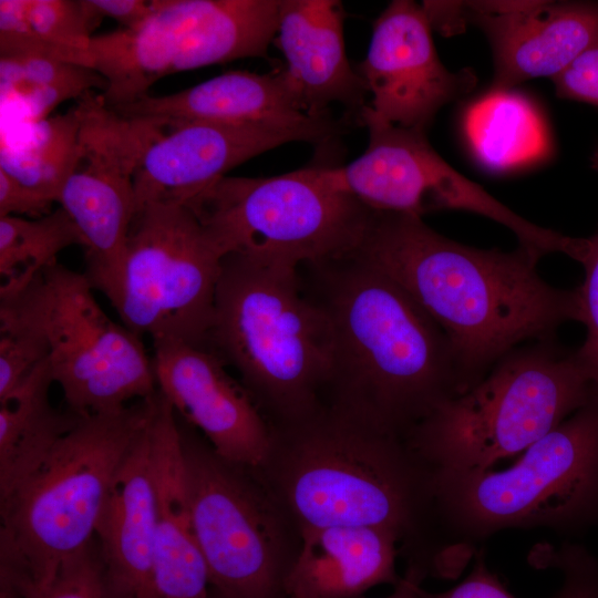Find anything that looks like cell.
<instances>
[{
	"mask_svg": "<svg viewBox=\"0 0 598 598\" xmlns=\"http://www.w3.org/2000/svg\"><path fill=\"white\" fill-rule=\"evenodd\" d=\"M357 251L445 332L462 393L512 350L581 320L577 288L550 286L537 272L540 257L522 246L481 249L439 234L422 217L372 209Z\"/></svg>",
	"mask_w": 598,
	"mask_h": 598,
	"instance_id": "1",
	"label": "cell"
},
{
	"mask_svg": "<svg viewBox=\"0 0 598 598\" xmlns=\"http://www.w3.org/2000/svg\"><path fill=\"white\" fill-rule=\"evenodd\" d=\"M299 275L331 328L323 403L405 439L439 404L462 393L445 332L357 249L302 265Z\"/></svg>",
	"mask_w": 598,
	"mask_h": 598,
	"instance_id": "2",
	"label": "cell"
},
{
	"mask_svg": "<svg viewBox=\"0 0 598 598\" xmlns=\"http://www.w3.org/2000/svg\"><path fill=\"white\" fill-rule=\"evenodd\" d=\"M271 431L255 470L298 529L381 527L405 540L430 517L427 474L403 437L326 403Z\"/></svg>",
	"mask_w": 598,
	"mask_h": 598,
	"instance_id": "3",
	"label": "cell"
},
{
	"mask_svg": "<svg viewBox=\"0 0 598 598\" xmlns=\"http://www.w3.org/2000/svg\"><path fill=\"white\" fill-rule=\"evenodd\" d=\"M430 516L447 545L432 576L455 579L475 545L509 528L576 532L598 522V389L503 471L427 474Z\"/></svg>",
	"mask_w": 598,
	"mask_h": 598,
	"instance_id": "4",
	"label": "cell"
},
{
	"mask_svg": "<svg viewBox=\"0 0 598 598\" xmlns=\"http://www.w3.org/2000/svg\"><path fill=\"white\" fill-rule=\"evenodd\" d=\"M155 396L80 416L35 471L0 498V590L38 597L95 537L109 487L147 429Z\"/></svg>",
	"mask_w": 598,
	"mask_h": 598,
	"instance_id": "5",
	"label": "cell"
},
{
	"mask_svg": "<svg viewBox=\"0 0 598 598\" xmlns=\"http://www.w3.org/2000/svg\"><path fill=\"white\" fill-rule=\"evenodd\" d=\"M206 347L237 371L270 426L323 404L331 328L307 295L299 267L225 256Z\"/></svg>",
	"mask_w": 598,
	"mask_h": 598,
	"instance_id": "6",
	"label": "cell"
},
{
	"mask_svg": "<svg viewBox=\"0 0 598 598\" xmlns=\"http://www.w3.org/2000/svg\"><path fill=\"white\" fill-rule=\"evenodd\" d=\"M597 389L576 350L555 338L528 342L439 404L404 440L426 474L491 470L558 426Z\"/></svg>",
	"mask_w": 598,
	"mask_h": 598,
	"instance_id": "7",
	"label": "cell"
},
{
	"mask_svg": "<svg viewBox=\"0 0 598 598\" xmlns=\"http://www.w3.org/2000/svg\"><path fill=\"white\" fill-rule=\"evenodd\" d=\"M185 205L224 257L296 267L354 251L372 210L333 188L321 165L271 177L226 175Z\"/></svg>",
	"mask_w": 598,
	"mask_h": 598,
	"instance_id": "8",
	"label": "cell"
},
{
	"mask_svg": "<svg viewBox=\"0 0 598 598\" xmlns=\"http://www.w3.org/2000/svg\"><path fill=\"white\" fill-rule=\"evenodd\" d=\"M181 425V423H179ZM198 547L219 598H283L300 532L255 468L220 457L181 425Z\"/></svg>",
	"mask_w": 598,
	"mask_h": 598,
	"instance_id": "9",
	"label": "cell"
},
{
	"mask_svg": "<svg viewBox=\"0 0 598 598\" xmlns=\"http://www.w3.org/2000/svg\"><path fill=\"white\" fill-rule=\"evenodd\" d=\"M279 8L280 0H152L137 25L91 39V69L107 82L104 102L132 103L178 72L266 58Z\"/></svg>",
	"mask_w": 598,
	"mask_h": 598,
	"instance_id": "10",
	"label": "cell"
},
{
	"mask_svg": "<svg viewBox=\"0 0 598 598\" xmlns=\"http://www.w3.org/2000/svg\"><path fill=\"white\" fill-rule=\"evenodd\" d=\"M223 258L188 206L146 204L132 219L122 276L110 302L140 337L205 347Z\"/></svg>",
	"mask_w": 598,
	"mask_h": 598,
	"instance_id": "11",
	"label": "cell"
},
{
	"mask_svg": "<svg viewBox=\"0 0 598 598\" xmlns=\"http://www.w3.org/2000/svg\"><path fill=\"white\" fill-rule=\"evenodd\" d=\"M93 290L84 272L56 262L10 295L42 328L53 381L79 416L120 410L157 392L141 337L113 321Z\"/></svg>",
	"mask_w": 598,
	"mask_h": 598,
	"instance_id": "12",
	"label": "cell"
},
{
	"mask_svg": "<svg viewBox=\"0 0 598 598\" xmlns=\"http://www.w3.org/2000/svg\"><path fill=\"white\" fill-rule=\"evenodd\" d=\"M369 142L361 156L342 166L321 165L326 181L374 210L422 217L436 210H465L508 228L518 246L538 257L560 252L579 261L587 241L522 217L452 167L430 144L426 132L377 116L369 105L358 114Z\"/></svg>",
	"mask_w": 598,
	"mask_h": 598,
	"instance_id": "13",
	"label": "cell"
},
{
	"mask_svg": "<svg viewBox=\"0 0 598 598\" xmlns=\"http://www.w3.org/2000/svg\"><path fill=\"white\" fill-rule=\"evenodd\" d=\"M79 157L58 204L75 225L84 249L85 276L109 299L122 276L126 240L136 212L134 176L166 122L130 117L90 91L76 100Z\"/></svg>",
	"mask_w": 598,
	"mask_h": 598,
	"instance_id": "14",
	"label": "cell"
},
{
	"mask_svg": "<svg viewBox=\"0 0 598 598\" xmlns=\"http://www.w3.org/2000/svg\"><path fill=\"white\" fill-rule=\"evenodd\" d=\"M342 130L343 124L330 114L291 124L195 121L172 125L147 148L135 173L136 209L151 203L185 205L251 157L289 142L322 144Z\"/></svg>",
	"mask_w": 598,
	"mask_h": 598,
	"instance_id": "15",
	"label": "cell"
},
{
	"mask_svg": "<svg viewBox=\"0 0 598 598\" xmlns=\"http://www.w3.org/2000/svg\"><path fill=\"white\" fill-rule=\"evenodd\" d=\"M422 7L393 0L373 23L365 59L355 66L371 95L369 107L395 126L425 131L437 112L470 94L477 76L440 60Z\"/></svg>",
	"mask_w": 598,
	"mask_h": 598,
	"instance_id": "16",
	"label": "cell"
},
{
	"mask_svg": "<svg viewBox=\"0 0 598 598\" xmlns=\"http://www.w3.org/2000/svg\"><path fill=\"white\" fill-rule=\"evenodd\" d=\"M152 361L157 390L220 457L250 468L264 464L271 426L215 352L206 346L159 340L153 341Z\"/></svg>",
	"mask_w": 598,
	"mask_h": 598,
	"instance_id": "17",
	"label": "cell"
},
{
	"mask_svg": "<svg viewBox=\"0 0 598 598\" xmlns=\"http://www.w3.org/2000/svg\"><path fill=\"white\" fill-rule=\"evenodd\" d=\"M464 22L476 24L493 52V90L563 73L598 42V2L462 1Z\"/></svg>",
	"mask_w": 598,
	"mask_h": 598,
	"instance_id": "18",
	"label": "cell"
},
{
	"mask_svg": "<svg viewBox=\"0 0 598 598\" xmlns=\"http://www.w3.org/2000/svg\"><path fill=\"white\" fill-rule=\"evenodd\" d=\"M148 434L156 494L154 590L157 598H210L208 571L193 527L181 425L158 390Z\"/></svg>",
	"mask_w": 598,
	"mask_h": 598,
	"instance_id": "19",
	"label": "cell"
},
{
	"mask_svg": "<svg viewBox=\"0 0 598 598\" xmlns=\"http://www.w3.org/2000/svg\"><path fill=\"white\" fill-rule=\"evenodd\" d=\"M344 11L336 0H280L275 44L286 60L283 69L306 114H329L341 103L357 114L368 93L351 66L343 38Z\"/></svg>",
	"mask_w": 598,
	"mask_h": 598,
	"instance_id": "20",
	"label": "cell"
},
{
	"mask_svg": "<svg viewBox=\"0 0 598 598\" xmlns=\"http://www.w3.org/2000/svg\"><path fill=\"white\" fill-rule=\"evenodd\" d=\"M301 544L283 584V598H362L395 586L400 536L381 527L300 528Z\"/></svg>",
	"mask_w": 598,
	"mask_h": 598,
	"instance_id": "21",
	"label": "cell"
},
{
	"mask_svg": "<svg viewBox=\"0 0 598 598\" xmlns=\"http://www.w3.org/2000/svg\"><path fill=\"white\" fill-rule=\"evenodd\" d=\"M111 109L169 126L195 121L291 124L313 117L305 113L283 69L266 74L228 71L176 93L146 94Z\"/></svg>",
	"mask_w": 598,
	"mask_h": 598,
	"instance_id": "22",
	"label": "cell"
},
{
	"mask_svg": "<svg viewBox=\"0 0 598 598\" xmlns=\"http://www.w3.org/2000/svg\"><path fill=\"white\" fill-rule=\"evenodd\" d=\"M148 427L116 471L95 529L113 578L135 597L154 590L156 494Z\"/></svg>",
	"mask_w": 598,
	"mask_h": 598,
	"instance_id": "23",
	"label": "cell"
},
{
	"mask_svg": "<svg viewBox=\"0 0 598 598\" xmlns=\"http://www.w3.org/2000/svg\"><path fill=\"white\" fill-rule=\"evenodd\" d=\"M53 383L47 359L0 398V498L35 471L80 417L51 404Z\"/></svg>",
	"mask_w": 598,
	"mask_h": 598,
	"instance_id": "24",
	"label": "cell"
},
{
	"mask_svg": "<svg viewBox=\"0 0 598 598\" xmlns=\"http://www.w3.org/2000/svg\"><path fill=\"white\" fill-rule=\"evenodd\" d=\"M101 22L87 0H0V56L45 55L91 69Z\"/></svg>",
	"mask_w": 598,
	"mask_h": 598,
	"instance_id": "25",
	"label": "cell"
},
{
	"mask_svg": "<svg viewBox=\"0 0 598 598\" xmlns=\"http://www.w3.org/2000/svg\"><path fill=\"white\" fill-rule=\"evenodd\" d=\"M106 87V80L90 68L45 55L0 56L2 114L19 125L40 122L62 102Z\"/></svg>",
	"mask_w": 598,
	"mask_h": 598,
	"instance_id": "26",
	"label": "cell"
},
{
	"mask_svg": "<svg viewBox=\"0 0 598 598\" xmlns=\"http://www.w3.org/2000/svg\"><path fill=\"white\" fill-rule=\"evenodd\" d=\"M23 126L22 137L1 138L0 171L56 203L79 157L80 115L76 105L65 114Z\"/></svg>",
	"mask_w": 598,
	"mask_h": 598,
	"instance_id": "27",
	"label": "cell"
},
{
	"mask_svg": "<svg viewBox=\"0 0 598 598\" xmlns=\"http://www.w3.org/2000/svg\"><path fill=\"white\" fill-rule=\"evenodd\" d=\"M466 133L476 157L492 169L529 162L546 146L540 118L515 92L493 90L467 113Z\"/></svg>",
	"mask_w": 598,
	"mask_h": 598,
	"instance_id": "28",
	"label": "cell"
},
{
	"mask_svg": "<svg viewBox=\"0 0 598 598\" xmlns=\"http://www.w3.org/2000/svg\"><path fill=\"white\" fill-rule=\"evenodd\" d=\"M73 245L82 246L81 236L60 206L39 218L1 216L0 297L24 289Z\"/></svg>",
	"mask_w": 598,
	"mask_h": 598,
	"instance_id": "29",
	"label": "cell"
},
{
	"mask_svg": "<svg viewBox=\"0 0 598 598\" xmlns=\"http://www.w3.org/2000/svg\"><path fill=\"white\" fill-rule=\"evenodd\" d=\"M48 358L39 323L16 296L0 297V398Z\"/></svg>",
	"mask_w": 598,
	"mask_h": 598,
	"instance_id": "30",
	"label": "cell"
},
{
	"mask_svg": "<svg viewBox=\"0 0 598 598\" xmlns=\"http://www.w3.org/2000/svg\"><path fill=\"white\" fill-rule=\"evenodd\" d=\"M35 598H136L113 578L94 537L60 568L53 582Z\"/></svg>",
	"mask_w": 598,
	"mask_h": 598,
	"instance_id": "31",
	"label": "cell"
},
{
	"mask_svg": "<svg viewBox=\"0 0 598 598\" xmlns=\"http://www.w3.org/2000/svg\"><path fill=\"white\" fill-rule=\"evenodd\" d=\"M529 559L533 566L561 573V586L550 598H598V560L585 547L539 545Z\"/></svg>",
	"mask_w": 598,
	"mask_h": 598,
	"instance_id": "32",
	"label": "cell"
},
{
	"mask_svg": "<svg viewBox=\"0 0 598 598\" xmlns=\"http://www.w3.org/2000/svg\"><path fill=\"white\" fill-rule=\"evenodd\" d=\"M590 166L598 172V148L590 156ZM582 266L585 278L577 290L581 305L580 322L586 327V338L576 349V354L598 388V234L590 237V249Z\"/></svg>",
	"mask_w": 598,
	"mask_h": 598,
	"instance_id": "33",
	"label": "cell"
},
{
	"mask_svg": "<svg viewBox=\"0 0 598 598\" xmlns=\"http://www.w3.org/2000/svg\"><path fill=\"white\" fill-rule=\"evenodd\" d=\"M551 81L558 97L598 106V42Z\"/></svg>",
	"mask_w": 598,
	"mask_h": 598,
	"instance_id": "34",
	"label": "cell"
},
{
	"mask_svg": "<svg viewBox=\"0 0 598 598\" xmlns=\"http://www.w3.org/2000/svg\"><path fill=\"white\" fill-rule=\"evenodd\" d=\"M419 598H516L486 565L484 549L475 553L470 574L456 586L441 592H430L417 586Z\"/></svg>",
	"mask_w": 598,
	"mask_h": 598,
	"instance_id": "35",
	"label": "cell"
},
{
	"mask_svg": "<svg viewBox=\"0 0 598 598\" xmlns=\"http://www.w3.org/2000/svg\"><path fill=\"white\" fill-rule=\"evenodd\" d=\"M53 202L20 185L0 171V217L28 215L39 218L51 210Z\"/></svg>",
	"mask_w": 598,
	"mask_h": 598,
	"instance_id": "36",
	"label": "cell"
},
{
	"mask_svg": "<svg viewBox=\"0 0 598 598\" xmlns=\"http://www.w3.org/2000/svg\"><path fill=\"white\" fill-rule=\"evenodd\" d=\"M89 3L101 21L111 18L125 29L137 25L151 10V1L145 0H89Z\"/></svg>",
	"mask_w": 598,
	"mask_h": 598,
	"instance_id": "37",
	"label": "cell"
},
{
	"mask_svg": "<svg viewBox=\"0 0 598 598\" xmlns=\"http://www.w3.org/2000/svg\"><path fill=\"white\" fill-rule=\"evenodd\" d=\"M423 578L424 576L419 569L409 567L405 575L394 586L393 592L384 598H419L417 586Z\"/></svg>",
	"mask_w": 598,
	"mask_h": 598,
	"instance_id": "38",
	"label": "cell"
},
{
	"mask_svg": "<svg viewBox=\"0 0 598 598\" xmlns=\"http://www.w3.org/2000/svg\"><path fill=\"white\" fill-rule=\"evenodd\" d=\"M136 598H157V596L154 590H147L138 594Z\"/></svg>",
	"mask_w": 598,
	"mask_h": 598,
	"instance_id": "39",
	"label": "cell"
},
{
	"mask_svg": "<svg viewBox=\"0 0 598 598\" xmlns=\"http://www.w3.org/2000/svg\"><path fill=\"white\" fill-rule=\"evenodd\" d=\"M0 598H13V597L4 591H0Z\"/></svg>",
	"mask_w": 598,
	"mask_h": 598,
	"instance_id": "40",
	"label": "cell"
},
{
	"mask_svg": "<svg viewBox=\"0 0 598 598\" xmlns=\"http://www.w3.org/2000/svg\"><path fill=\"white\" fill-rule=\"evenodd\" d=\"M210 598H213V597H210Z\"/></svg>",
	"mask_w": 598,
	"mask_h": 598,
	"instance_id": "41",
	"label": "cell"
}]
</instances>
